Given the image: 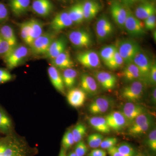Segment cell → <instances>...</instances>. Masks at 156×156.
I'll return each instance as SVG.
<instances>
[{"instance_id": "cell-1", "label": "cell", "mask_w": 156, "mask_h": 156, "mask_svg": "<svg viewBox=\"0 0 156 156\" xmlns=\"http://www.w3.org/2000/svg\"><path fill=\"white\" fill-rule=\"evenodd\" d=\"M38 153L37 148L14 132L0 137V156H35Z\"/></svg>"}, {"instance_id": "cell-2", "label": "cell", "mask_w": 156, "mask_h": 156, "mask_svg": "<svg viewBox=\"0 0 156 156\" xmlns=\"http://www.w3.org/2000/svg\"><path fill=\"white\" fill-rule=\"evenodd\" d=\"M28 53V49L26 47L17 45L3 58L6 67L9 69L17 67L25 59Z\"/></svg>"}, {"instance_id": "cell-3", "label": "cell", "mask_w": 156, "mask_h": 156, "mask_svg": "<svg viewBox=\"0 0 156 156\" xmlns=\"http://www.w3.org/2000/svg\"><path fill=\"white\" fill-rule=\"evenodd\" d=\"M117 48L118 52L126 64L133 62L136 54L141 50L139 45L131 40L121 41Z\"/></svg>"}, {"instance_id": "cell-4", "label": "cell", "mask_w": 156, "mask_h": 156, "mask_svg": "<svg viewBox=\"0 0 156 156\" xmlns=\"http://www.w3.org/2000/svg\"><path fill=\"white\" fill-rule=\"evenodd\" d=\"M141 81H136L124 87L121 95L124 99L129 102H135L141 99L144 91V85Z\"/></svg>"}, {"instance_id": "cell-5", "label": "cell", "mask_w": 156, "mask_h": 156, "mask_svg": "<svg viewBox=\"0 0 156 156\" xmlns=\"http://www.w3.org/2000/svg\"><path fill=\"white\" fill-rule=\"evenodd\" d=\"M54 40L53 34L50 33H43L35 39L30 45L32 53L34 55H45Z\"/></svg>"}, {"instance_id": "cell-6", "label": "cell", "mask_w": 156, "mask_h": 156, "mask_svg": "<svg viewBox=\"0 0 156 156\" xmlns=\"http://www.w3.org/2000/svg\"><path fill=\"white\" fill-rule=\"evenodd\" d=\"M113 101L106 96L95 98L88 107V110L93 115L103 114L108 111L113 106Z\"/></svg>"}, {"instance_id": "cell-7", "label": "cell", "mask_w": 156, "mask_h": 156, "mask_svg": "<svg viewBox=\"0 0 156 156\" xmlns=\"http://www.w3.org/2000/svg\"><path fill=\"white\" fill-rule=\"evenodd\" d=\"M124 27L128 34L132 36L141 37L145 34L142 23L130 10L127 11V17Z\"/></svg>"}, {"instance_id": "cell-8", "label": "cell", "mask_w": 156, "mask_h": 156, "mask_svg": "<svg viewBox=\"0 0 156 156\" xmlns=\"http://www.w3.org/2000/svg\"><path fill=\"white\" fill-rule=\"evenodd\" d=\"M133 62L137 66L142 75L144 83L149 81V76L152 64L147 54L140 51L135 56Z\"/></svg>"}, {"instance_id": "cell-9", "label": "cell", "mask_w": 156, "mask_h": 156, "mask_svg": "<svg viewBox=\"0 0 156 156\" xmlns=\"http://www.w3.org/2000/svg\"><path fill=\"white\" fill-rule=\"evenodd\" d=\"M95 29L98 41H103L111 36L114 28L109 19L106 16H102L98 20Z\"/></svg>"}, {"instance_id": "cell-10", "label": "cell", "mask_w": 156, "mask_h": 156, "mask_svg": "<svg viewBox=\"0 0 156 156\" xmlns=\"http://www.w3.org/2000/svg\"><path fill=\"white\" fill-rule=\"evenodd\" d=\"M69 39L74 46L79 48H88L92 44V37L85 30H74L69 34Z\"/></svg>"}, {"instance_id": "cell-11", "label": "cell", "mask_w": 156, "mask_h": 156, "mask_svg": "<svg viewBox=\"0 0 156 156\" xmlns=\"http://www.w3.org/2000/svg\"><path fill=\"white\" fill-rule=\"evenodd\" d=\"M76 58L82 65L88 68H96L101 66L100 57L95 51L92 50L79 53Z\"/></svg>"}, {"instance_id": "cell-12", "label": "cell", "mask_w": 156, "mask_h": 156, "mask_svg": "<svg viewBox=\"0 0 156 156\" xmlns=\"http://www.w3.org/2000/svg\"><path fill=\"white\" fill-rule=\"evenodd\" d=\"M105 118L110 128L115 131H121L129 125L128 121L121 111L112 112Z\"/></svg>"}, {"instance_id": "cell-13", "label": "cell", "mask_w": 156, "mask_h": 156, "mask_svg": "<svg viewBox=\"0 0 156 156\" xmlns=\"http://www.w3.org/2000/svg\"><path fill=\"white\" fill-rule=\"evenodd\" d=\"M121 112L128 121L129 125L140 115L146 113L145 108L143 106L131 102L125 104Z\"/></svg>"}, {"instance_id": "cell-14", "label": "cell", "mask_w": 156, "mask_h": 156, "mask_svg": "<svg viewBox=\"0 0 156 156\" xmlns=\"http://www.w3.org/2000/svg\"><path fill=\"white\" fill-rule=\"evenodd\" d=\"M94 76L101 87L104 90H111L116 85V76L111 73L103 71H97L94 73Z\"/></svg>"}, {"instance_id": "cell-15", "label": "cell", "mask_w": 156, "mask_h": 156, "mask_svg": "<svg viewBox=\"0 0 156 156\" xmlns=\"http://www.w3.org/2000/svg\"><path fill=\"white\" fill-rule=\"evenodd\" d=\"M73 21L67 12H62L52 20L50 23L51 28L55 31H58L73 25Z\"/></svg>"}, {"instance_id": "cell-16", "label": "cell", "mask_w": 156, "mask_h": 156, "mask_svg": "<svg viewBox=\"0 0 156 156\" xmlns=\"http://www.w3.org/2000/svg\"><path fill=\"white\" fill-rule=\"evenodd\" d=\"M67 41L64 37L54 40L50 45L48 52L45 54L47 58L53 59L65 51Z\"/></svg>"}, {"instance_id": "cell-17", "label": "cell", "mask_w": 156, "mask_h": 156, "mask_svg": "<svg viewBox=\"0 0 156 156\" xmlns=\"http://www.w3.org/2000/svg\"><path fill=\"white\" fill-rule=\"evenodd\" d=\"M87 98V94L82 89L78 88L72 89L68 92L67 99L69 103L76 108L83 105Z\"/></svg>"}, {"instance_id": "cell-18", "label": "cell", "mask_w": 156, "mask_h": 156, "mask_svg": "<svg viewBox=\"0 0 156 156\" xmlns=\"http://www.w3.org/2000/svg\"><path fill=\"white\" fill-rule=\"evenodd\" d=\"M122 76L124 80L127 82L132 83L134 81H139L144 83L141 73L133 62L128 63L124 68Z\"/></svg>"}, {"instance_id": "cell-19", "label": "cell", "mask_w": 156, "mask_h": 156, "mask_svg": "<svg viewBox=\"0 0 156 156\" xmlns=\"http://www.w3.org/2000/svg\"><path fill=\"white\" fill-rule=\"evenodd\" d=\"M112 17L119 27H124L127 17V11L120 3L115 2L111 7Z\"/></svg>"}, {"instance_id": "cell-20", "label": "cell", "mask_w": 156, "mask_h": 156, "mask_svg": "<svg viewBox=\"0 0 156 156\" xmlns=\"http://www.w3.org/2000/svg\"><path fill=\"white\" fill-rule=\"evenodd\" d=\"M80 84L81 89L86 94L94 95L98 92L97 82L93 77L88 74H83L81 76Z\"/></svg>"}, {"instance_id": "cell-21", "label": "cell", "mask_w": 156, "mask_h": 156, "mask_svg": "<svg viewBox=\"0 0 156 156\" xmlns=\"http://www.w3.org/2000/svg\"><path fill=\"white\" fill-rule=\"evenodd\" d=\"M48 74L52 85L56 90L62 94L65 93V85L62 75L55 66H51L48 68Z\"/></svg>"}, {"instance_id": "cell-22", "label": "cell", "mask_w": 156, "mask_h": 156, "mask_svg": "<svg viewBox=\"0 0 156 156\" xmlns=\"http://www.w3.org/2000/svg\"><path fill=\"white\" fill-rule=\"evenodd\" d=\"M53 8L50 0H34L32 5L34 12L42 17H47L50 15Z\"/></svg>"}, {"instance_id": "cell-23", "label": "cell", "mask_w": 156, "mask_h": 156, "mask_svg": "<svg viewBox=\"0 0 156 156\" xmlns=\"http://www.w3.org/2000/svg\"><path fill=\"white\" fill-rule=\"evenodd\" d=\"M30 0H9V6L11 12L17 17L22 16L28 11Z\"/></svg>"}, {"instance_id": "cell-24", "label": "cell", "mask_w": 156, "mask_h": 156, "mask_svg": "<svg viewBox=\"0 0 156 156\" xmlns=\"http://www.w3.org/2000/svg\"><path fill=\"white\" fill-rule=\"evenodd\" d=\"M52 62L53 66L56 68L64 70L72 68L74 66L69 53L66 50L56 58L52 59Z\"/></svg>"}, {"instance_id": "cell-25", "label": "cell", "mask_w": 156, "mask_h": 156, "mask_svg": "<svg viewBox=\"0 0 156 156\" xmlns=\"http://www.w3.org/2000/svg\"><path fill=\"white\" fill-rule=\"evenodd\" d=\"M13 132L12 120L5 111L0 106V133L6 135Z\"/></svg>"}, {"instance_id": "cell-26", "label": "cell", "mask_w": 156, "mask_h": 156, "mask_svg": "<svg viewBox=\"0 0 156 156\" xmlns=\"http://www.w3.org/2000/svg\"><path fill=\"white\" fill-rule=\"evenodd\" d=\"M88 122L93 129L103 134H108L111 128L109 127L105 117L92 116L88 119Z\"/></svg>"}, {"instance_id": "cell-27", "label": "cell", "mask_w": 156, "mask_h": 156, "mask_svg": "<svg viewBox=\"0 0 156 156\" xmlns=\"http://www.w3.org/2000/svg\"><path fill=\"white\" fill-rule=\"evenodd\" d=\"M0 35L9 43L11 49L17 46V37L13 28L10 25L3 24L0 26Z\"/></svg>"}, {"instance_id": "cell-28", "label": "cell", "mask_w": 156, "mask_h": 156, "mask_svg": "<svg viewBox=\"0 0 156 156\" xmlns=\"http://www.w3.org/2000/svg\"><path fill=\"white\" fill-rule=\"evenodd\" d=\"M156 14L155 7L151 3H144L136 8L135 16L139 20H144Z\"/></svg>"}, {"instance_id": "cell-29", "label": "cell", "mask_w": 156, "mask_h": 156, "mask_svg": "<svg viewBox=\"0 0 156 156\" xmlns=\"http://www.w3.org/2000/svg\"><path fill=\"white\" fill-rule=\"evenodd\" d=\"M82 5L84 19L87 20H90L94 18L100 9L99 4L94 1H87Z\"/></svg>"}, {"instance_id": "cell-30", "label": "cell", "mask_w": 156, "mask_h": 156, "mask_svg": "<svg viewBox=\"0 0 156 156\" xmlns=\"http://www.w3.org/2000/svg\"><path fill=\"white\" fill-rule=\"evenodd\" d=\"M73 23L79 24L84 20L82 4H77L72 6L68 12Z\"/></svg>"}, {"instance_id": "cell-31", "label": "cell", "mask_w": 156, "mask_h": 156, "mask_svg": "<svg viewBox=\"0 0 156 156\" xmlns=\"http://www.w3.org/2000/svg\"><path fill=\"white\" fill-rule=\"evenodd\" d=\"M62 75L65 87L68 89H72L75 85L76 81L77 76L76 71L73 68L67 69L64 70Z\"/></svg>"}, {"instance_id": "cell-32", "label": "cell", "mask_w": 156, "mask_h": 156, "mask_svg": "<svg viewBox=\"0 0 156 156\" xmlns=\"http://www.w3.org/2000/svg\"><path fill=\"white\" fill-rule=\"evenodd\" d=\"M20 34L22 40L27 45L30 47L31 44V33L29 20L20 23Z\"/></svg>"}, {"instance_id": "cell-33", "label": "cell", "mask_w": 156, "mask_h": 156, "mask_svg": "<svg viewBox=\"0 0 156 156\" xmlns=\"http://www.w3.org/2000/svg\"><path fill=\"white\" fill-rule=\"evenodd\" d=\"M29 22L31 33V40L32 44L35 39L43 34V25L42 22L37 19H31L29 20Z\"/></svg>"}, {"instance_id": "cell-34", "label": "cell", "mask_w": 156, "mask_h": 156, "mask_svg": "<svg viewBox=\"0 0 156 156\" xmlns=\"http://www.w3.org/2000/svg\"><path fill=\"white\" fill-rule=\"evenodd\" d=\"M115 147L118 151L126 156H137L139 154L136 149L128 143H121Z\"/></svg>"}, {"instance_id": "cell-35", "label": "cell", "mask_w": 156, "mask_h": 156, "mask_svg": "<svg viewBox=\"0 0 156 156\" xmlns=\"http://www.w3.org/2000/svg\"><path fill=\"white\" fill-rule=\"evenodd\" d=\"M117 50V47L114 45L105 46L101 49L99 57L105 64L112 58Z\"/></svg>"}, {"instance_id": "cell-36", "label": "cell", "mask_w": 156, "mask_h": 156, "mask_svg": "<svg viewBox=\"0 0 156 156\" xmlns=\"http://www.w3.org/2000/svg\"><path fill=\"white\" fill-rule=\"evenodd\" d=\"M73 137L75 143L83 140L87 134V128L82 123H79L72 130Z\"/></svg>"}, {"instance_id": "cell-37", "label": "cell", "mask_w": 156, "mask_h": 156, "mask_svg": "<svg viewBox=\"0 0 156 156\" xmlns=\"http://www.w3.org/2000/svg\"><path fill=\"white\" fill-rule=\"evenodd\" d=\"M153 124V120L139 127L133 128H128V133L133 136H139L146 133L151 128Z\"/></svg>"}, {"instance_id": "cell-38", "label": "cell", "mask_w": 156, "mask_h": 156, "mask_svg": "<svg viewBox=\"0 0 156 156\" xmlns=\"http://www.w3.org/2000/svg\"><path fill=\"white\" fill-rule=\"evenodd\" d=\"M124 63V60L117 50L112 58L105 65L108 68L114 70L119 68Z\"/></svg>"}, {"instance_id": "cell-39", "label": "cell", "mask_w": 156, "mask_h": 156, "mask_svg": "<svg viewBox=\"0 0 156 156\" xmlns=\"http://www.w3.org/2000/svg\"><path fill=\"white\" fill-rule=\"evenodd\" d=\"M104 137L99 133H94L89 135L87 138V144L92 148H97L100 147L101 144Z\"/></svg>"}, {"instance_id": "cell-40", "label": "cell", "mask_w": 156, "mask_h": 156, "mask_svg": "<svg viewBox=\"0 0 156 156\" xmlns=\"http://www.w3.org/2000/svg\"><path fill=\"white\" fill-rule=\"evenodd\" d=\"M71 129H69L65 133L62 140L61 147L67 151L71 148L74 144Z\"/></svg>"}, {"instance_id": "cell-41", "label": "cell", "mask_w": 156, "mask_h": 156, "mask_svg": "<svg viewBox=\"0 0 156 156\" xmlns=\"http://www.w3.org/2000/svg\"><path fill=\"white\" fill-rule=\"evenodd\" d=\"M73 151L78 156H85L88 154V146L83 140H82L76 143Z\"/></svg>"}, {"instance_id": "cell-42", "label": "cell", "mask_w": 156, "mask_h": 156, "mask_svg": "<svg viewBox=\"0 0 156 156\" xmlns=\"http://www.w3.org/2000/svg\"><path fill=\"white\" fill-rule=\"evenodd\" d=\"M146 144L152 151H156V130L155 128L151 131L147 136Z\"/></svg>"}, {"instance_id": "cell-43", "label": "cell", "mask_w": 156, "mask_h": 156, "mask_svg": "<svg viewBox=\"0 0 156 156\" xmlns=\"http://www.w3.org/2000/svg\"><path fill=\"white\" fill-rule=\"evenodd\" d=\"M118 142V139L116 137H107L103 140L101 144L100 147L102 149L107 150L110 148L115 146Z\"/></svg>"}, {"instance_id": "cell-44", "label": "cell", "mask_w": 156, "mask_h": 156, "mask_svg": "<svg viewBox=\"0 0 156 156\" xmlns=\"http://www.w3.org/2000/svg\"><path fill=\"white\" fill-rule=\"evenodd\" d=\"M11 50L9 43L0 35V57L4 58Z\"/></svg>"}, {"instance_id": "cell-45", "label": "cell", "mask_w": 156, "mask_h": 156, "mask_svg": "<svg viewBox=\"0 0 156 156\" xmlns=\"http://www.w3.org/2000/svg\"><path fill=\"white\" fill-rule=\"evenodd\" d=\"M12 78L13 76L8 70L0 68V84L11 81Z\"/></svg>"}, {"instance_id": "cell-46", "label": "cell", "mask_w": 156, "mask_h": 156, "mask_svg": "<svg viewBox=\"0 0 156 156\" xmlns=\"http://www.w3.org/2000/svg\"><path fill=\"white\" fill-rule=\"evenodd\" d=\"M9 17V12L7 6L0 2V24L5 22Z\"/></svg>"}, {"instance_id": "cell-47", "label": "cell", "mask_w": 156, "mask_h": 156, "mask_svg": "<svg viewBox=\"0 0 156 156\" xmlns=\"http://www.w3.org/2000/svg\"><path fill=\"white\" fill-rule=\"evenodd\" d=\"M145 27L147 30H151L155 28L156 26V17L155 15H153L145 20Z\"/></svg>"}, {"instance_id": "cell-48", "label": "cell", "mask_w": 156, "mask_h": 156, "mask_svg": "<svg viewBox=\"0 0 156 156\" xmlns=\"http://www.w3.org/2000/svg\"><path fill=\"white\" fill-rule=\"evenodd\" d=\"M149 81L153 85H155L156 83V63L152 64L149 76Z\"/></svg>"}, {"instance_id": "cell-49", "label": "cell", "mask_w": 156, "mask_h": 156, "mask_svg": "<svg viewBox=\"0 0 156 156\" xmlns=\"http://www.w3.org/2000/svg\"><path fill=\"white\" fill-rule=\"evenodd\" d=\"M86 156H107V153L104 150L97 148L93 149Z\"/></svg>"}, {"instance_id": "cell-50", "label": "cell", "mask_w": 156, "mask_h": 156, "mask_svg": "<svg viewBox=\"0 0 156 156\" xmlns=\"http://www.w3.org/2000/svg\"><path fill=\"white\" fill-rule=\"evenodd\" d=\"M109 156H126L117 150L115 146L107 150Z\"/></svg>"}, {"instance_id": "cell-51", "label": "cell", "mask_w": 156, "mask_h": 156, "mask_svg": "<svg viewBox=\"0 0 156 156\" xmlns=\"http://www.w3.org/2000/svg\"><path fill=\"white\" fill-rule=\"evenodd\" d=\"M151 98V101L153 103L155 104L156 101V89L155 88H154L153 90Z\"/></svg>"}, {"instance_id": "cell-52", "label": "cell", "mask_w": 156, "mask_h": 156, "mask_svg": "<svg viewBox=\"0 0 156 156\" xmlns=\"http://www.w3.org/2000/svg\"><path fill=\"white\" fill-rule=\"evenodd\" d=\"M122 1V2L125 3L127 5H131V4H134V3L136 2L137 1L139 0H120Z\"/></svg>"}, {"instance_id": "cell-53", "label": "cell", "mask_w": 156, "mask_h": 156, "mask_svg": "<svg viewBox=\"0 0 156 156\" xmlns=\"http://www.w3.org/2000/svg\"><path fill=\"white\" fill-rule=\"evenodd\" d=\"M58 156H67L66 151L63 148L61 147Z\"/></svg>"}, {"instance_id": "cell-54", "label": "cell", "mask_w": 156, "mask_h": 156, "mask_svg": "<svg viewBox=\"0 0 156 156\" xmlns=\"http://www.w3.org/2000/svg\"><path fill=\"white\" fill-rule=\"evenodd\" d=\"M67 156H78L74 152V151H70L69 154L67 155Z\"/></svg>"}, {"instance_id": "cell-55", "label": "cell", "mask_w": 156, "mask_h": 156, "mask_svg": "<svg viewBox=\"0 0 156 156\" xmlns=\"http://www.w3.org/2000/svg\"><path fill=\"white\" fill-rule=\"evenodd\" d=\"M137 156H150L148 155V154H139Z\"/></svg>"}, {"instance_id": "cell-56", "label": "cell", "mask_w": 156, "mask_h": 156, "mask_svg": "<svg viewBox=\"0 0 156 156\" xmlns=\"http://www.w3.org/2000/svg\"><path fill=\"white\" fill-rule=\"evenodd\" d=\"M0 134H1V133H0Z\"/></svg>"}]
</instances>
